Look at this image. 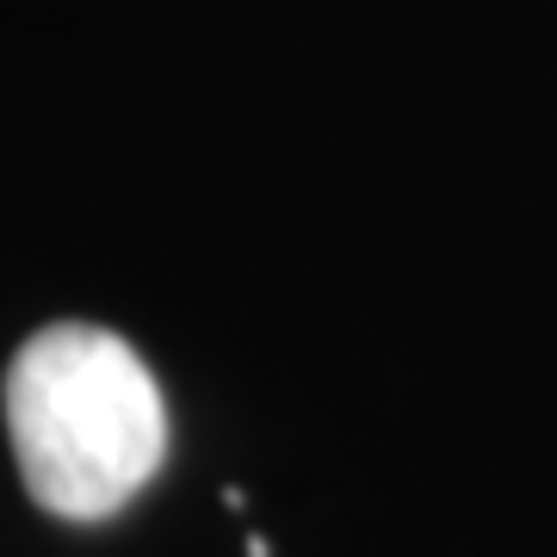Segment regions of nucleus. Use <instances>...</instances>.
Segmentation results:
<instances>
[{
  "instance_id": "f257e3e1",
  "label": "nucleus",
  "mask_w": 557,
  "mask_h": 557,
  "mask_svg": "<svg viewBox=\"0 0 557 557\" xmlns=\"http://www.w3.org/2000/svg\"><path fill=\"white\" fill-rule=\"evenodd\" d=\"M7 434L38 508L106 520L161 471L168 409L124 335L100 322H50L7 366Z\"/></svg>"
}]
</instances>
